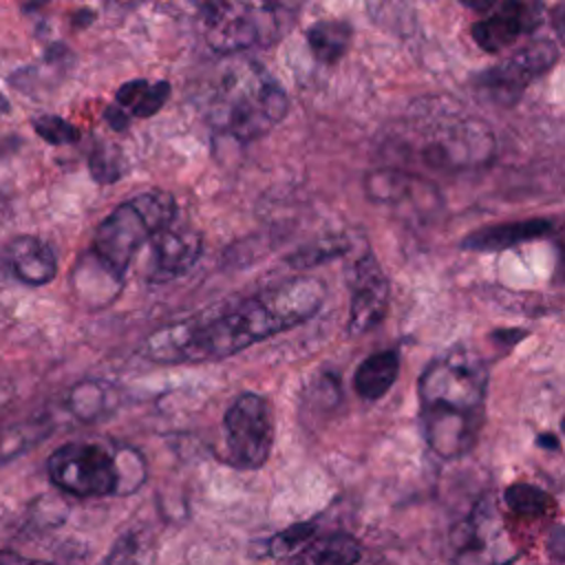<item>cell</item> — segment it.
<instances>
[{"instance_id":"obj_10","label":"cell","mask_w":565,"mask_h":565,"mask_svg":"<svg viewBox=\"0 0 565 565\" xmlns=\"http://www.w3.org/2000/svg\"><path fill=\"white\" fill-rule=\"evenodd\" d=\"M452 547L455 565H510L519 556L488 501L455 527Z\"/></svg>"},{"instance_id":"obj_12","label":"cell","mask_w":565,"mask_h":565,"mask_svg":"<svg viewBox=\"0 0 565 565\" xmlns=\"http://www.w3.org/2000/svg\"><path fill=\"white\" fill-rule=\"evenodd\" d=\"M543 20V7L536 2L492 4V13L472 24L475 42L488 53H501L519 35L532 33Z\"/></svg>"},{"instance_id":"obj_25","label":"cell","mask_w":565,"mask_h":565,"mask_svg":"<svg viewBox=\"0 0 565 565\" xmlns=\"http://www.w3.org/2000/svg\"><path fill=\"white\" fill-rule=\"evenodd\" d=\"M313 530H316V525L309 523V521H307V523H296V525H291V527H287V530H282V532L269 536L267 543H265V554H267V556H282V554H289L294 547H298V545H302L305 541H309L311 534H313Z\"/></svg>"},{"instance_id":"obj_29","label":"cell","mask_w":565,"mask_h":565,"mask_svg":"<svg viewBox=\"0 0 565 565\" xmlns=\"http://www.w3.org/2000/svg\"><path fill=\"white\" fill-rule=\"evenodd\" d=\"M552 26L558 35V40L565 44V2L563 4H556L552 9Z\"/></svg>"},{"instance_id":"obj_23","label":"cell","mask_w":565,"mask_h":565,"mask_svg":"<svg viewBox=\"0 0 565 565\" xmlns=\"http://www.w3.org/2000/svg\"><path fill=\"white\" fill-rule=\"evenodd\" d=\"M88 170L97 183H115L117 179H121V172H124L121 150L104 141L95 143L88 157Z\"/></svg>"},{"instance_id":"obj_3","label":"cell","mask_w":565,"mask_h":565,"mask_svg":"<svg viewBox=\"0 0 565 565\" xmlns=\"http://www.w3.org/2000/svg\"><path fill=\"white\" fill-rule=\"evenodd\" d=\"M289 97L278 79L252 57H232L203 97V117L221 135L252 141L285 119Z\"/></svg>"},{"instance_id":"obj_19","label":"cell","mask_w":565,"mask_h":565,"mask_svg":"<svg viewBox=\"0 0 565 565\" xmlns=\"http://www.w3.org/2000/svg\"><path fill=\"white\" fill-rule=\"evenodd\" d=\"M353 29L344 20H318L307 29V44L322 64H335L349 51Z\"/></svg>"},{"instance_id":"obj_32","label":"cell","mask_w":565,"mask_h":565,"mask_svg":"<svg viewBox=\"0 0 565 565\" xmlns=\"http://www.w3.org/2000/svg\"><path fill=\"white\" fill-rule=\"evenodd\" d=\"M9 110V102H7V97L0 93V113H7Z\"/></svg>"},{"instance_id":"obj_14","label":"cell","mask_w":565,"mask_h":565,"mask_svg":"<svg viewBox=\"0 0 565 565\" xmlns=\"http://www.w3.org/2000/svg\"><path fill=\"white\" fill-rule=\"evenodd\" d=\"M550 232H552V223L547 218L510 221V223H499V225L470 232L468 236L461 238L459 247L470 252H501V249H510L514 245L547 236Z\"/></svg>"},{"instance_id":"obj_7","label":"cell","mask_w":565,"mask_h":565,"mask_svg":"<svg viewBox=\"0 0 565 565\" xmlns=\"http://www.w3.org/2000/svg\"><path fill=\"white\" fill-rule=\"evenodd\" d=\"M205 44L223 55L278 42L294 24L291 7L274 2H207L199 11Z\"/></svg>"},{"instance_id":"obj_6","label":"cell","mask_w":565,"mask_h":565,"mask_svg":"<svg viewBox=\"0 0 565 565\" xmlns=\"http://www.w3.org/2000/svg\"><path fill=\"white\" fill-rule=\"evenodd\" d=\"M177 201L166 190H148L117 205L95 230L93 258L115 280H119L139 247L157 232L172 225Z\"/></svg>"},{"instance_id":"obj_27","label":"cell","mask_w":565,"mask_h":565,"mask_svg":"<svg viewBox=\"0 0 565 565\" xmlns=\"http://www.w3.org/2000/svg\"><path fill=\"white\" fill-rule=\"evenodd\" d=\"M0 565H53L49 561H31L20 556L18 552H9V550H0Z\"/></svg>"},{"instance_id":"obj_34","label":"cell","mask_w":565,"mask_h":565,"mask_svg":"<svg viewBox=\"0 0 565 565\" xmlns=\"http://www.w3.org/2000/svg\"><path fill=\"white\" fill-rule=\"evenodd\" d=\"M561 428H563V435H565V417H563V422H561Z\"/></svg>"},{"instance_id":"obj_28","label":"cell","mask_w":565,"mask_h":565,"mask_svg":"<svg viewBox=\"0 0 565 565\" xmlns=\"http://www.w3.org/2000/svg\"><path fill=\"white\" fill-rule=\"evenodd\" d=\"M523 338H525V331H523V329H499V331H494V333H492V340H497V342H505L508 347H510V344L521 342Z\"/></svg>"},{"instance_id":"obj_4","label":"cell","mask_w":565,"mask_h":565,"mask_svg":"<svg viewBox=\"0 0 565 565\" xmlns=\"http://www.w3.org/2000/svg\"><path fill=\"white\" fill-rule=\"evenodd\" d=\"M455 106L441 102L415 106L408 124L417 161L444 172L475 170L490 163L494 154L490 128Z\"/></svg>"},{"instance_id":"obj_20","label":"cell","mask_w":565,"mask_h":565,"mask_svg":"<svg viewBox=\"0 0 565 565\" xmlns=\"http://www.w3.org/2000/svg\"><path fill=\"white\" fill-rule=\"evenodd\" d=\"M152 561H154L152 539L141 532H126L110 547L102 565H152Z\"/></svg>"},{"instance_id":"obj_17","label":"cell","mask_w":565,"mask_h":565,"mask_svg":"<svg viewBox=\"0 0 565 565\" xmlns=\"http://www.w3.org/2000/svg\"><path fill=\"white\" fill-rule=\"evenodd\" d=\"M399 373V355L395 351H380L369 355L353 375V386L364 399H380L395 384Z\"/></svg>"},{"instance_id":"obj_13","label":"cell","mask_w":565,"mask_h":565,"mask_svg":"<svg viewBox=\"0 0 565 565\" xmlns=\"http://www.w3.org/2000/svg\"><path fill=\"white\" fill-rule=\"evenodd\" d=\"M154 247V267L150 274L152 282H168L194 267L203 252V236L194 227H172L157 232L150 238Z\"/></svg>"},{"instance_id":"obj_22","label":"cell","mask_w":565,"mask_h":565,"mask_svg":"<svg viewBox=\"0 0 565 565\" xmlns=\"http://www.w3.org/2000/svg\"><path fill=\"white\" fill-rule=\"evenodd\" d=\"M503 501L512 512H516L521 516H530V519L545 516L554 508V499L545 490L530 486V483L508 486L503 492Z\"/></svg>"},{"instance_id":"obj_8","label":"cell","mask_w":565,"mask_h":565,"mask_svg":"<svg viewBox=\"0 0 565 565\" xmlns=\"http://www.w3.org/2000/svg\"><path fill=\"white\" fill-rule=\"evenodd\" d=\"M227 461L241 470L260 468L274 446V417L265 397L241 393L223 417Z\"/></svg>"},{"instance_id":"obj_15","label":"cell","mask_w":565,"mask_h":565,"mask_svg":"<svg viewBox=\"0 0 565 565\" xmlns=\"http://www.w3.org/2000/svg\"><path fill=\"white\" fill-rule=\"evenodd\" d=\"M7 258L13 276L24 285H46L57 274L53 249L35 236H15L7 245Z\"/></svg>"},{"instance_id":"obj_5","label":"cell","mask_w":565,"mask_h":565,"mask_svg":"<svg viewBox=\"0 0 565 565\" xmlns=\"http://www.w3.org/2000/svg\"><path fill=\"white\" fill-rule=\"evenodd\" d=\"M51 481L73 497H110L137 490L146 479L143 457L128 446L71 441L46 461Z\"/></svg>"},{"instance_id":"obj_16","label":"cell","mask_w":565,"mask_h":565,"mask_svg":"<svg viewBox=\"0 0 565 565\" xmlns=\"http://www.w3.org/2000/svg\"><path fill=\"white\" fill-rule=\"evenodd\" d=\"M360 554V543L351 534L333 532L309 541L289 565H355Z\"/></svg>"},{"instance_id":"obj_24","label":"cell","mask_w":565,"mask_h":565,"mask_svg":"<svg viewBox=\"0 0 565 565\" xmlns=\"http://www.w3.org/2000/svg\"><path fill=\"white\" fill-rule=\"evenodd\" d=\"M33 130L51 146H68L79 139V130L57 115H38L33 119Z\"/></svg>"},{"instance_id":"obj_30","label":"cell","mask_w":565,"mask_h":565,"mask_svg":"<svg viewBox=\"0 0 565 565\" xmlns=\"http://www.w3.org/2000/svg\"><path fill=\"white\" fill-rule=\"evenodd\" d=\"M93 20H95V13H93L90 9H79V11H75V13H73V24H75V26H79V29L88 26Z\"/></svg>"},{"instance_id":"obj_26","label":"cell","mask_w":565,"mask_h":565,"mask_svg":"<svg viewBox=\"0 0 565 565\" xmlns=\"http://www.w3.org/2000/svg\"><path fill=\"white\" fill-rule=\"evenodd\" d=\"M104 117L110 124V128H115V130H126L128 121H130V115L126 110H121L119 106H108Z\"/></svg>"},{"instance_id":"obj_31","label":"cell","mask_w":565,"mask_h":565,"mask_svg":"<svg viewBox=\"0 0 565 565\" xmlns=\"http://www.w3.org/2000/svg\"><path fill=\"white\" fill-rule=\"evenodd\" d=\"M536 444L541 446V448H558V441H556V437L554 435H539V439H536Z\"/></svg>"},{"instance_id":"obj_18","label":"cell","mask_w":565,"mask_h":565,"mask_svg":"<svg viewBox=\"0 0 565 565\" xmlns=\"http://www.w3.org/2000/svg\"><path fill=\"white\" fill-rule=\"evenodd\" d=\"M168 97H170V84L163 79L152 84L148 79H130L119 86L115 102L130 117L146 119L159 113Z\"/></svg>"},{"instance_id":"obj_33","label":"cell","mask_w":565,"mask_h":565,"mask_svg":"<svg viewBox=\"0 0 565 565\" xmlns=\"http://www.w3.org/2000/svg\"><path fill=\"white\" fill-rule=\"evenodd\" d=\"M558 265H561V271H563V276H565V243L561 245V263H558Z\"/></svg>"},{"instance_id":"obj_9","label":"cell","mask_w":565,"mask_h":565,"mask_svg":"<svg viewBox=\"0 0 565 565\" xmlns=\"http://www.w3.org/2000/svg\"><path fill=\"white\" fill-rule=\"evenodd\" d=\"M558 60V51L550 40H536L505 57L503 62L486 68L475 77V88L490 102L514 106L530 82L547 73Z\"/></svg>"},{"instance_id":"obj_11","label":"cell","mask_w":565,"mask_h":565,"mask_svg":"<svg viewBox=\"0 0 565 565\" xmlns=\"http://www.w3.org/2000/svg\"><path fill=\"white\" fill-rule=\"evenodd\" d=\"M386 309H388V278L384 276L373 254H364L353 265L347 331L351 335H360L375 329L384 320Z\"/></svg>"},{"instance_id":"obj_21","label":"cell","mask_w":565,"mask_h":565,"mask_svg":"<svg viewBox=\"0 0 565 565\" xmlns=\"http://www.w3.org/2000/svg\"><path fill=\"white\" fill-rule=\"evenodd\" d=\"M413 177L397 168H382L366 177V194L377 203H397L408 196Z\"/></svg>"},{"instance_id":"obj_2","label":"cell","mask_w":565,"mask_h":565,"mask_svg":"<svg viewBox=\"0 0 565 565\" xmlns=\"http://www.w3.org/2000/svg\"><path fill=\"white\" fill-rule=\"evenodd\" d=\"M488 366L479 353L452 347L419 377V419L428 448L441 459L470 452L483 424Z\"/></svg>"},{"instance_id":"obj_1","label":"cell","mask_w":565,"mask_h":565,"mask_svg":"<svg viewBox=\"0 0 565 565\" xmlns=\"http://www.w3.org/2000/svg\"><path fill=\"white\" fill-rule=\"evenodd\" d=\"M322 300L324 285L320 280H285L216 313L188 318L154 331L141 353L161 364L221 360L307 322L322 307Z\"/></svg>"}]
</instances>
